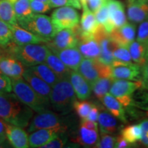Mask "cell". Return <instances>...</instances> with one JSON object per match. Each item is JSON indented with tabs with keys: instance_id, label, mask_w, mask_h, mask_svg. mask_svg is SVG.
<instances>
[{
	"instance_id": "11",
	"label": "cell",
	"mask_w": 148,
	"mask_h": 148,
	"mask_svg": "<svg viewBox=\"0 0 148 148\" xmlns=\"http://www.w3.org/2000/svg\"><path fill=\"white\" fill-rule=\"evenodd\" d=\"M23 78L29 84L33 90L45 102L50 104L49 99L52 87L36 75L30 68H25Z\"/></svg>"
},
{
	"instance_id": "32",
	"label": "cell",
	"mask_w": 148,
	"mask_h": 148,
	"mask_svg": "<svg viewBox=\"0 0 148 148\" xmlns=\"http://www.w3.org/2000/svg\"><path fill=\"white\" fill-rule=\"evenodd\" d=\"M114 79L111 77H100L90 84L91 89L96 97L101 101L102 98L110 90Z\"/></svg>"
},
{
	"instance_id": "24",
	"label": "cell",
	"mask_w": 148,
	"mask_h": 148,
	"mask_svg": "<svg viewBox=\"0 0 148 148\" xmlns=\"http://www.w3.org/2000/svg\"><path fill=\"white\" fill-rule=\"evenodd\" d=\"M45 62L54 71L59 79H69L71 70L51 50L48 53Z\"/></svg>"
},
{
	"instance_id": "8",
	"label": "cell",
	"mask_w": 148,
	"mask_h": 148,
	"mask_svg": "<svg viewBox=\"0 0 148 148\" xmlns=\"http://www.w3.org/2000/svg\"><path fill=\"white\" fill-rule=\"evenodd\" d=\"M58 127H66V126L63 123L59 114L47 109L33 116L27 125V132L31 133L39 129Z\"/></svg>"
},
{
	"instance_id": "51",
	"label": "cell",
	"mask_w": 148,
	"mask_h": 148,
	"mask_svg": "<svg viewBox=\"0 0 148 148\" xmlns=\"http://www.w3.org/2000/svg\"><path fill=\"white\" fill-rule=\"evenodd\" d=\"M140 141L142 145L145 147H148V132L142 133L141 138H140Z\"/></svg>"
},
{
	"instance_id": "33",
	"label": "cell",
	"mask_w": 148,
	"mask_h": 148,
	"mask_svg": "<svg viewBox=\"0 0 148 148\" xmlns=\"http://www.w3.org/2000/svg\"><path fill=\"white\" fill-rule=\"evenodd\" d=\"M17 22L29 17L34 13L31 8L30 0H16L13 3Z\"/></svg>"
},
{
	"instance_id": "2",
	"label": "cell",
	"mask_w": 148,
	"mask_h": 148,
	"mask_svg": "<svg viewBox=\"0 0 148 148\" xmlns=\"http://www.w3.org/2000/svg\"><path fill=\"white\" fill-rule=\"evenodd\" d=\"M4 48L9 55L17 59L27 67L45 62L50 50L47 45L43 44L18 45L12 40Z\"/></svg>"
},
{
	"instance_id": "29",
	"label": "cell",
	"mask_w": 148,
	"mask_h": 148,
	"mask_svg": "<svg viewBox=\"0 0 148 148\" xmlns=\"http://www.w3.org/2000/svg\"><path fill=\"white\" fill-rule=\"evenodd\" d=\"M97 120L101 132L112 134L117 129V121L110 112L102 111L99 114Z\"/></svg>"
},
{
	"instance_id": "16",
	"label": "cell",
	"mask_w": 148,
	"mask_h": 148,
	"mask_svg": "<svg viewBox=\"0 0 148 148\" xmlns=\"http://www.w3.org/2000/svg\"><path fill=\"white\" fill-rule=\"evenodd\" d=\"M127 16L135 24L148 18V0H127Z\"/></svg>"
},
{
	"instance_id": "17",
	"label": "cell",
	"mask_w": 148,
	"mask_h": 148,
	"mask_svg": "<svg viewBox=\"0 0 148 148\" xmlns=\"http://www.w3.org/2000/svg\"><path fill=\"white\" fill-rule=\"evenodd\" d=\"M5 134L12 147L15 148L29 147V136L23 127L7 123Z\"/></svg>"
},
{
	"instance_id": "37",
	"label": "cell",
	"mask_w": 148,
	"mask_h": 148,
	"mask_svg": "<svg viewBox=\"0 0 148 148\" xmlns=\"http://www.w3.org/2000/svg\"><path fill=\"white\" fill-rule=\"evenodd\" d=\"M94 104L89 101L82 100V101H75L73 103V109L75 110L79 117L82 119H86L87 118L88 114L89 113L90 109Z\"/></svg>"
},
{
	"instance_id": "3",
	"label": "cell",
	"mask_w": 148,
	"mask_h": 148,
	"mask_svg": "<svg viewBox=\"0 0 148 148\" xmlns=\"http://www.w3.org/2000/svg\"><path fill=\"white\" fill-rule=\"evenodd\" d=\"M76 101V95L67 78L59 79L52 87L49 102L55 110L66 114L73 108V103Z\"/></svg>"
},
{
	"instance_id": "25",
	"label": "cell",
	"mask_w": 148,
	"mask_h": 148,
	"mask_svg": "<svg viewBox=\"0 0 148 148\" xmlns=\"http://www.w3.org/2000/svg\"><path fill=\"white\" fill-rule=\"evenodd\" d=\"M98 139H99V136H98L97 130L88 129L80 125L76 137L73 140L84 147H95Z\"/></svg>"
},
{
	"instance_id": "39",
	"label": "cell",
	"mask_w": 148,
	"mask_h": 148,
	"mask_svg": "<svg viewBox=\"0 0 148 148\" xmlns=\"http://www.w3.org/2000/svg\"><path fill=\"white\" fill-rule=\"evenodd\" d=\"M136 40L140 43L147 46L148 43V18L140 23L138 27Z\"/></svg>"
},
{
	"instance_id": "27",
	"label": "cell",
	"mask_w": 148,
	"mask_h": 148,
	"mask_svg": "<svg viewBox=\"0 0 148 148\" xmlns=\"http://www.w3.org/2000/svg\"><path fill=\"white\" fill-rule=\"evenodd\" d=\"M83 12L80 21V27L84 33L93 34L99 24L96 20L95 14L86 4L82 5Z\"/></svg>"
},
{
	"instance_id": "50",
	"label": "cell",
	"mask_w": 148,
	"mask_h": 148,
	"mask_svg": "<svg viewBox=\"0 0 148 148\" xmlns=\"http://www.w3.org/2000/svg\"><path fill=\"white\" fill-rule=\"evenodd\" d=\"M7 123L0 118V136L5 139H7L6 134H5V130H6ZM8 140V139H7Z\"/></svg>"
},
{
	"instance_id": "18",
	"label": "cell",
	"mask_w": 148,
	"mask_h": 148,
	"mask_svg": "<svg viewBox=\"0 0 148 148\" xmlns=\"http://www.w3.org/2000/svg\"><path fill=\"white\" fill-rule=\"evenodd\" d=\"M136 36V24L126 23L122 26L114 28L110 33V36L120 46L127 47V45L134 40Z\"/></svg>"
},
{
	"instance_id": "42",
	"label": "cell",
	"mask_w": 148,
	"mask_h": 148,
	"mask_svg": "<svg viewBox=\"0 0 148 148\" xmlns=\"http://www.w3.org/2000/svg\"><path fill=\"white\" fill-rule=\"evenodd\" d=\"M113 56L116 60L128 62H132V59L127 47L120 46L113 51Z\"/></svg>"
},
{
	"instance_id": "48",
	"label": "cell",
	"mask_w": 148,
	"mask_h": 148,
	"mask_svg": "<svg viewBox=\"0 0 148 148\" xmlns=\"http://www.w3.org/2000/svg\"><path fill=\"white\" fill-rule=\"evenodd\" d=\"M80 125L82 126L86 127V128L90 130H95L98 131V125L96 121H90L88 119H82V122H81Z\"/></svg>"
},
{
	"instance_id": "52",
	"label": "cell",
	"mask_w": 148,
	"mask_h": 148,
	"mask_svg": "<svg viewBox=\"0 0 148 148\" xmlns=\"http://www.w3.org/2000/svg\"><path fill=\"white\" fill-rule=\"evenodd\" d=\"M140 128H141L142 133L148 132V119L143 120V121L140 122Z\"/></svg>"
},
{
	"instance_id": "47",
	"label": "cell",
	"mask_w": 148,
	"mask_h": 148,
	"mask_svg": "<svg viewBox=\"0 0 148 148\" xmlns=\"http://www.w3.org/2000/svg\"><path fill=\"white\" fill-rule=\"evenodd\" d=\"M131 145V143L127 142L126 140L125 139L123 136H119L116 138V142H115V147L116 148H125V147H130Z\"/></svg>"
},
{
	"instance_id": "49",
	"label": "cell",
	"mask_w": 148,
	"mask_h": 148,
	"mask_svg": "<svg viewBox=\"0 0 148 148\" xmlns=\"http://www.w3.org/2000/svg\"><path fill=\"white\" fill-rule=\"evenodd\" d=\"M142 76H143V83L148 88V60L142 66Z\"/></svg>"
},
{
	"instance_id": "41",
	"label": "cell",
	"mask_w": 148,
	"mask_h": 148,
	"mask_svg": "<svg viewBox=\"0 0 148 148\" xmlns=\"http://www.w3.org/2000/svg\"><path fill=\"white\" fill-rule=\"evenodd\" d=\"M67 138L64 135V132L61 133L48 143L42 146V148H62L66 145Z\"/></svg>"
},
{
	"instance_id": "40",
	"label": "cell",
	"mask_w": 148,
	"mask_h": 148,
	"mask_svg": "<svg viewBox=\"0 0 148 148\" xmlns=\"http://www.w3.org/2000/svg\"><path fill=\"white\" fill-rule=\"evenodd\" d=\"M51 8H58L62 6H71L77 9H81V5L79 0H49Z\"/></svg>"
},
{
	"instance_id": "30",
	"label": "cell",
	"mask_w": 148,
	"mask_h": 148,
	"mask_svg": "<svg viewBox=\"0 0 148 148\" xmlns=\"http://www.w3.org/2000/svg\"><path fill=\"white\" fill-rule=\"evenodd\" d=\"M0 19L9 25L18 24L13 3L10 0H0Z\"/></svg>"
},
{
	"instance_id": "6",
	"label": "cell",
	"mask_w": 148,
	"mask_h": 148,
	"mask_svg": "<svg viewBox=\"0 0 148 148\" xmlns=\"http://www.w3.org/2000/svg\"><path fill=\"white\" fill-rule=\"evenodd\" d=\"M77 72L91 84L100 77H111V66L98 59L84 58L79 64Z\"/></svg>"
},
{
	"instance_id": "46",
	"label": "cell",
	"mask_w": 148,
	"mask_h": 148,
	"mask_svg": "<svg viewBox=\"0 0 148 148\" xmlns=\"http://www.w3.org/2000/svg\"><path fill=\"white\" fill-rule=\"evenodd\" d=\"M99 108L97 106H96L94 105L90 109L89 113L88 114L87 118L86 119L90 120V121H97L98 119V116H99Z\"/></svg>"
},
{
	"instance_id": "56",
	"label": "cell",
	"mask_w": 148,
	"mask_h": 148,
	"mask_svg": "<svg viewBox=\"0 0 148 148\" xmlns=\"http://www.w3.org/2000/svg\"><path fill=\"white\" fill-rule=\"evenodd\" d=\"M36 1H42V2H45V3H49V4H50V1H49V0H36Z\"/></svg>"
},
{
	"instance_id": "5",
	"label": "cell",
	"mask_w": 148,
	"mask_h": 148,
	"mask_svg": "<svg viewBox=\"0 0 148 148\" xmlns=\"http://www.w3.org/2000/svg\"><path fill=\"white\" fill-rule=\"evenodd\" d=\"M18 24L33 34L49 40L58 32L53 24L51 18L45 14L34 13L29 17L18 21Z\"/></svg>"
},
{
	"instance_id": "13",
	"label": "cell",
	"mask_w": 148,
	"mask_h": 148,
	"mask_svg": "<svg viewBox=\"0 0 148 148\" xmlns=\"http://www.w3.org/2000/svg\"><path fill=\"white\" fill-rule=\"evenodd\" d=\"M25 69L23 64L17 59L9 55L5 49L4 53L0 54V71L10 77L11 79L23 77Z\"/></svg>"
},
{
	"instance_id": "54",
	"label": "cell",
	"mask_w": 148,
	"mask_h": 148,
	"mask_svg": "<svg viewBox=\"0 0 148 148\" xmlns=\"http://www.w3.org/2000/svg\"><path fill=\"white\" fill-rule=\"evenodd\" d=\"M145 58H146V61L148 60V43L147 46H146V53H145Z\"/></svg>"
},
{
	"instance_id": "28",
	"label": "cell",
	"mask_w": 148,
	"mask_h": 148,
	"mask_svg": "<svg viewBox=\"0 0 148 148\" xmlns=\"http://www.w3.org/2000/svg\"><path fill=\"white\" fill-rule=\"evenodd\" d=\"M31 69L39 76L45 82L49 84L51 87L58 82L60 79L57 76V75L54 73V71L47 65L45 62L36 64V65L30 66Z\"/></svg>"
},
{
	"instance_id": "45",
	"label": "cell",
	"mask_w": 148,
	"mask_h": 148,
	"mask_svg": "<svg viewBox=\"0 0 148 148\" xmlns=\"http://www.w3.org/2000/svg\"><path fill=\"white\" fill-rule=\"evenodd\" d=\"M79 1H80L81 5L86 4L88 8L95 13L107 0H79Z\"/></svg>"
},
{
	"instance_id": "38",
	"label": "cell",
	"mask_w": 148,
	"mask_h": 148,
	"mask_svg": "<svg viewBox=\"0 0 148 148\" xmlns=\"http://www.w3.org/2000/svg\"><path fill=\"white\" fill-rule=\"evenodd\" d=\"M116 138L111 136L108 133L101 132L100 138L98 139V141L95 147L99 148H112L115 147Z\"/></svg>"
},
{
	"instance_id": "26",
	"label": "cell",
	"mask_w": 148,
	"mask_h": 148,
	"mask_svg": "<svg viewBox=\"0 0 148 148\" xmlns=\"http://www.w3.org/2000/svg\"><path fill=\"white\" fill-rule=\"evenodd\" d=\"M103 105L112 115L123 122H126L125 110L123 105L112 94L107 93L101 99Z\"/></svg>"
},
{
	"instance_id": "21",
	"label": "cell",
	"mask_w": 148,
	"mask_h": 148,
	"mask_svg": "<svg viewBox=\"0 0 148 148\" xmlns=\"http://www.w3.org/2000/svg\"><path fill=\"white\" fill-rule=\"evenodd\" d=\"M110 23L114 28L119 27L127 23L125 6L119 0H107Z\"/></svg>"
},
{
	"instance_id": "44",
	"label": "cell",
	"mask_w": 148,
	"mask_h": 148,
	"mask_svg": "<svg viewBox=\"0 0 148 148\" xmlns=\"http://www.w3.org/2000/svg\"><path fill=\"white\" fill-rule=\"evenodd\" d=\"M12 91V79L8 75L0 73V93Z\"/></svg>"
},
{
	"instance_id": "43",
	"label": "cell",
	"mask_w": 148,
	"mask_h": 148,
	"mask_svg": "<svg viewBox=\"0 0 148 148\" xmlns=\"http://www.w3.org/2000/svg\"><path fill=\"white\" fill-rule=\"evenodd\" d=\"M30 6L33 12L35 14L45 13L51 8L50 4L49 3L36 0H30Z\"/></svg>"
},
{
	"instance_id": "23",
	"label": "cell",
	"mask_w": 148,
	"mask_h": 148,
	"mask_svg": "<svg viewBox=\"0 0 148 148\" xmlns=\"http://www.w3.org/2000/svg\"><path fill=\"white\" fill-rule=\"evenodd\" d=\"M99 43L101 47V54L98 60L103 64L110 65L114 60L113 51L120 47V45L111 38L110 34L101 39Z\"/></svg>"
},
{
	"instance_id": "36",
	"label": "cell",
	"mask_w": 148,
	"mask_h": 148,
	"mask_svg": "<svg viewBox=\"0 0 148 148\" xmlns=\"http://www.w3.org/2000/svg\"><path fill=\"white\" fill-rule=\"evenodd\" d=\"M12 40L10 25L0 19V46L5 47Z\"/></svg>"
},
{
	"instance_id": "34",
	"label": "cell",
	"mask_w": 148,
	"mask_h": 148,
	"mask_svg": "<svg viewBox=\"0 0 148 148\" xmlns=\"http://www.w3.org/2000/svg\"><path fill=\"white\" fill-rule=\"evenodd\" d=\"M95 16L99 25H103L108 33H110L114 29L110 23L109 10L107 5V1L103 3L101 7L95 12Z\"/></svg>"
},
{
	"instance_id": "10",
	"label": "cell",
	"mask_w": 148,
	"mask_h": 148,
	"mask_svg": "<svg viewBox=\"0 0 148 148\" xmlns=\"http://www.w3.org/2000/svg\"><path fill=\"white\" fill-rule=\"evenodd\" d=\"M111 66V77L114 79L136 80L140 74V66L132 62H124L114 59Z\"/></svg>"
},
{
	"instance_id": "7",
	"label": "cell",
	"mask_w": 148,
	"mask_h": 148,
	"mask_svg": "<svg viewBox=\"0 0 148 148\" xmlns=\"http://www.w3.org/2000/svg\"><path fill=\"white\" fill-rule=\"evenodd\" d=\"M143 85V81L140 80L130 82L127 81V79H114L110 92L119 101L123 106H129L132 102V94Z\"/></svg>"
},
{
	"instance_id": "9",
	"label": "cell",
	"mask_w": 148,
	"mask_h": 148,
	"mask_svg": "<svg viewBox=\"0 0 148 148\" xmlns=\"http://www.w3.org/2000/svg\"><path fill=\"white\" fill-rule=\"evenodd\" d=\"M51 21L57 30L71 29L79 23V16L75 8L62 6L56 9L51 13Z\"/></svg>"
},
{
	"instance_id": "35",
	"label": "cell",
	"mask_w": 148,
	"mask_h": 148,
	"mask_svg": "<svg viewBox=\"0 0 148 148\" xmlns=\"http://www.w3.org/2000/svg\"><path fill=\"white\" fill-rule=\"evenodd\" d=\"M121 136L130 143H135L141 138L142 130L140 125H131L125 127L121 130Z\"/></svg>"
},
{
	"instance_id": "12",
	"label": "cell",
	"mask_w": 148,
	"mask_h": 148,
	"mask_svg": "<svg viewBox=\"0 0 148 148\" xmlns=\"http://www.w3.org/2000/svg\"><path fill=\"white\" fill-rule=\"evenodd\" d=\"M77 42L78 40L73 29H63L59 30L55 36L45 44L51 51H54L75 47L77 45Z\"/></svg>"
},
{
	"instance_id": "15",
	"label": "cell",
	"mask_w": 148,
	"mask_h": 148,
	"mask_svg": "<svg viewBox=\"0 0 148 148\" xmlns=\"http://www.w3.org/2000/svg\"><path fill=\"white\" fill-rule=\"evenodd\" d=\"M10 25L12 33V41L18 45L27 44H43L49 40L43 37L33 34L32 32L23 28L18 24Z\"/></svg>"
},
{
	"instance_id": "19",
	"label": "cell",
	"mask_w": 148,
	"mask_h": 148,
	"mask_svg": "<svg viewBox=\"0 0 148 148\" xmlns=\"http://www.w3.org/2000/svg\"><path fill=\"white\" fill-rule=\"evenodd\" d=\"M69 79L79 99L85 100L90 97L92 90L90 84L79 72L71 70Z\"/></svg>"
},
{
	"instance_id": "31",
	"label": "cell",
	"mask_w": 148,
	"mask_h": 148,
	"mask_svg": "<svg viewBox=\"0 0 148 148\" xmlns=\"http://www.w3.org/2000/svg\"><path fill=\"white\" fill-rule=\"evenodd\" d=\"M127 47L132 60L138 66H143L146 62V46L138 42L137 40H133Z\"/></svg>"
},
{
	"instance_id": "14",
	"label": "cell",
	"mask_w": 148,
	"mask_h": 148,
	"mask_svg": "<svg viewBox=\"0 0 148 148\" xmlns=\"http://www.w3.org/2000/svg\"><path fill=\"white\" fill-rule=\"evenodd\" d=\"M66 127L39 129L31 132L29 136V147H41L42 145L57 137L61 133L65 132Z\"/></svg>"
},
{
	"instance_id": "22",
	"label": "cell",
	"mask_w": 148,
	"mask_h": 148,
	"mask_svg": "<svg viewBox=\"0 0 148 148\" xmlns=\"http://www.w3.org/2000/svg\"><path fill=\"white\" fill-rule=\"evenodd\" d=\"M77 47L83 57L86 58L99 59L100 56V45L93 37L79 40Z\"/></svg>"
},
{
	"instance_id": "58",
	"label": "cell",
	"mask_w": 148,
	"mask_h": 148,
	"mask_svg": "<svg viewBox=\"0 0 148 148\" xmlns=\"http://www.w3.org/2000/svg\"><path fill=\"white\" fill-rule=\"evenodd\" d=\"M10 1H12V3H14V1H16V0H10Z\"/></svg>"
},
{
	"instance_id": "55",
	"label": "cell",
	"mask_w": 148,
	"mask_h": 148,
	"mask_svg": "<svg viewBox=\"0 0 148 148\" xmlns=\"http://www.w3.org/2000/svg\"><path fill=\"white\" fill-rule=\"evenodd\" d=\"M4 52H5V48L0 46V54H1V53H3Z\"/></svg>"
},
{
	"instance_id": "59",
	"label": "cell",
	"mask_w": 148,
	"mask_h": 148,
	"mask_svg": "<svg viewBox=\"0 0 148 148\" xmlns=\"http://www.w3.org/2000/svg\"><path fill=\"white\" fill-rule=\"evenodd\" d=\"M0 73H1V71H0Z\"/></svg>"
},
{
	"instance_id": "1",
	"label": "cell",
	"mask_w": 148,
	"mask_h": 148,
	"mask_svg": "<svg viewBox=\"0 0 148 148\" xmlns=\"http://www.w3.org/2000/svg\"><path fill=\"white\" fill-rule=\"evenodd\" d=\"M34 110L20 100L14 93H0V118L6 123L23 128L27 127Z\"/></svg>"
},
{
	"instance_id": "4",
	"label": "cell",
	"mask_w": 148,
	"mask_h": 148,
	"mask_svg": "<svg viewBox=\"0 0 148 148\" xmlns=\"http://www.w3.org/2000/svg\"><path fill=\"white\" fill-rule=\"evenodd\" d=\"M12 85L16 97L37 113L47 110L49 103L42 99L23 77L12 79Z\"/></svg>"
},
{
	"instance_id": "53",
	"label": "cell",
	"mask_w": 148,
	"mask_h": 148,
	"mask_svg": "<svg viewBox=\"0 0 148 148\" xmlns=\"http://www.w3.org/2000/svg\"><path fill=\"white\" fill-rule=\"evenodd\" d=\"M9 145H10L9 143L8 140H4V141H0V148H4V147H9L10 146Z\"/></svg>"
},
{
	"instance_id": "57",
	"label": "cell",
	"mask_w": 148,
	"mask_h": 148,
	"mask_svg": "<svg viewBox=\"0 0 148 148\" xmlns=\"http://www.w3.org/2000/svg\"><path fill=\"white\" fill-rule=\"evenodd\" d=\"M6 140L7 139H5V138H3L0 136V141H4V140Z\"/></svg>"
},
{
	"instance_id": "20",
	"label": "cell",
	"mask_w": 148,
	"mask_h": 148,
	"mask_svg": "<svg viewBox=\"0 0 148 148\" xmlns=\"http://www.w3.org/2000/svg\"><path fill=\"white\" fill-rule=\"evenodd\" d=\"M51 51L54 53L67 67L73 71H77L79 64L83 60V56L77 47L66 48Z\"/></svg>"
}]
</instances>
